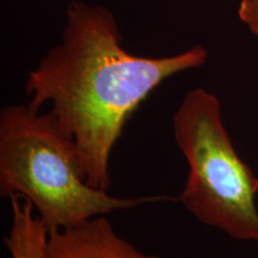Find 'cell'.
I'll use <instances>...</instances> for the list:
<instances>
[{
  "label": "cell",
  "mask_w": 258,
  "mask_h": 258,
  "mask_svg": "<svg viewBox=\"0 0 258 258\" xmlns=\"http://www.w3.org/2000/svg\"><path fill=\"white\" fill-rule=\"evenodd\" d=\"M238 16L251 34L258 36V0H240Z\"/></svg>",
  "instance_id": "obj_6"
},
{
  "label": "cell",
  "mask_w": 258,
  "mask_h": 258,
  "mask_svg": "<svg viewBox=\"0 0 258 258\" xmlns=\"http://www.w3.org/2000/svg\"><path fill=\"white\" fill-rule=\"evenodd\" d=\"M21 196L10 198L12 209V225L4 238L11 258H48L49 232L34 214V206Z\"/></svg>",
  "instance_id": "obj_5"
},
{
  "label": "cell",
  "mask_w": 258,
  "mask_h": 258,
  "mask_svg": "<svg viewBox=\"0 0 258 258\" xmlns=\"http://www.w3.org/2000/svg\"><path fill=\"white\" fill-rule=\"evenodd\" d=\"M48 258H160L120 237L104 215L49 233Z\"/></svg>",
  "instance_id": "obj_4"
},
{
  "label": "cell",
  "mask_w": 258,
  "mask_h": 258,
  "mask_svg": "<svg viewBox=\"0 0 258 258\" xmlns=\"http://www.w3.org/2000/svg\"><path fill=\"white\" fill-rule=\"evenodd\" d=\"M0 195L28 200L49 233L116 211L176 200L116 198L93 188L74 141L49 111L41 114L29 104L6 105L0 111Z\"/></svg>",
  "instance_id": "obj_2"
},
{
  "label": "cell",
  "mask_w": 258,
  "mask_h": 258,
  "mask_svg": "<svg viewBox=\"0 0 258 258\" xmlns=\"http://www.w3.org/2000/svg\"><path fill=\"white\" fill-rule=\"evenodd\" d=\"M207 59L202 46L171 56L133 55L110 10L72 2L61 42L28 74V104L40 110L50 103L49 112L76 144L86 182L108 190L111 152L132 116L161 83Z\"/></svg>",
  "instance_id": "obj_1"
},
{
  "label": "cell",
  "mask_w": 258,
  "mask_h": 258,
  "mask_svg": "<svg viewBox=\"0 0 258 258\" xmlns=\"http://www.w3.org/2000/svg\"><path fill=\"white\" fill-rule=\"evenodd\" d=\"M172 122L176 144L189 166L177 201L202 224L234 239L258 243V177L235 151L218 97L202 88L191 90Z\"/></svg>",
  "instance_id": "obj_3"
}]
</instances>
